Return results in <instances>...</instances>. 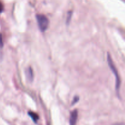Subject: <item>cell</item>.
I'll list each match as a JSON object with an SVG mask.
<instances>
[{"mask_svg":"<svg viewBox=\"0 0 125 125\" xmlns=\"http://www.w3.org/2000/svg\"><path fill=\"white\" fill-rule=\"evenodd\" d=\"M26 75L28 78V79L29 81L32 82L33 80V78H34V74H33V71L31 69V67H29L26 71Z\"/></svg>","mask_w":125,"mask_h":125,"instance_id":"obj_4","label":"cell"},{"mask_svg":"<svg viewBox=\"0 0 125 125\" xmlns=\"http://www.w3.org/2000/svg\"><path fill=\"white\" fill-rule=\"evenodd\" d=\"M107 62H108V64L109 66L110 69H111V71H112L113 74H114L115 77V87L117 91V93H119V89H120V87L121 82H120V78L119 75H118V71H117V68L115 66L114 64L113 61L112 60V58L111 56L110 55L109 53H107Z\"/></svg>","mask_w":125,"mask_h":125,"instance_id":"obj_1","label":"cell"},{"mask_svg":"<svg viewBox=\"0 0 125 125\" xmlns=\"http://www.w3.org/2000/svg\"><path fill=\"white\" fill-rule=\"evenodd\" d=\"M28 115H29V116L31 118L32 120L34 121V123H37V121H38V120H39V115H38L37 113H35L33 112H31V111L29 112Z\"/></svg>","mask_w":125,"mask_h":125,"instance_id":"obj_5","label":"cell"},{"mask_svg":"<svg viewBox=\"0 0 125 125\" xmlns=\"http://www.w3.org/2000/svg\"><path fill=\"white\" fill-rule=\"evenodd\" d=\"M114 125H125L124 123H116V124H114Z\"/></svg>","mask_w":125,"mask_h":125,"instance_id":"obj_10","label":"cell"},{"mask_svg":"<svg viewBox=\"0 0 125 125\" xmlns=\"http://www.w3.org/2000/svg\"><path fill=\"white\" fill-rule=\"evenodd\" d=\"M39 29L42 32H45L49 25V20L47 17L42 14H38L36 16Z\"/></svg>","mask_w":125,"mask_h":125,"instance_id":"obj_2","label":"cell"},{"mask_svg":"<svg viewBox=\"0 0 125 125\" xmlns=\"http://www.w3.org/2000/svg\"><path fill=\"white\" fill-rule=\"evenodd\" d=\"M3 46V40H2V36L0 34V47H2Z\"/></svg>","mask_w":125,"mask_h":125,"instance_id":"obj_8","label":"cell"},{"mask_svg":"<svg viewBox=\"0 0 125 125\" xmlns=\"http://www.w3.org/2000/svg\"><path fill=\"white\" fill-rule=\"evenodd\" d=\"M72 12H68L67 17V21H66V23H67V25L69 24L70 22L71 18H72Z\"/></svg>","mask_w":125,"mask_h":125,"instance_id":"obj_6","label":"cell"},{"mask_svg":"<svg viewBox=\"0 0 125 125\" xmlns=\"http://www.w3.org/2000/svg\"><path fill=\"white\" fill-rule=\"evenodd\" d=\"M3 11V5H2V2L0 1V13Z\"/></svg>","mask_w":125,"mask_h":125,"instance_id":"obj_9","label":"cell"},{"mask_svg":"<svg viewBox=\"0 0 125 125\" xmlns=\"http://www.w3.org/2000/svg\"><path fill=\"white\" fill-rule=\"evenodd\" d=\"M78 112L77 110H74L71 113L70 118V125H76L78 119Z\"/></svg>","mask_w":125,"mask_h":125,"instance_id":"obj_3","label":"cell"},{"mask_svg":"<svg viewBox=\"0 0 125 125\" xmlns=\"http://www.w3.org/2000/svg\"><path fill=\"white\" fill-rule=\"evenodd\" d=\"M79 97H78V96L74 97V99H73V101H72V105H73V104H74L75 103H76L79 100Z\"/></svg>","mask_w":125,"mask_h":125,"instance_id":"obj_7","label":"cell"}]
</instances>
